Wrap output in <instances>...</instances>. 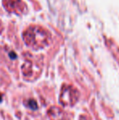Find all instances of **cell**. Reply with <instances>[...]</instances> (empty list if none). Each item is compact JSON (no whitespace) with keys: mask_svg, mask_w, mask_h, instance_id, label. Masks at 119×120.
Returning a JSON list of instances; mask_svg holds the SVG:
<instances>
[{"mask_svg":"<svg viewBox=\"0 0 119 120\" xmlns=\"http://www.w3.org/2000/svg\"><path fill=\"white\" fill-rule=\"evenodd\" d=\"M29 106L31 108V109H35L37 108V104H36V102H35L34 101H33V100H30L29 102Z\"/></svg>","mask_w":119,"mask_h":120,"instance_id":"1","label":"cell"},{"mask_svg":"<svg viewBox=\"0 0 119 120\" xmlns=\"http://www.w3.org/2000/svg\"><path fill=\"white\" fill-rule=\"evenodd\" d=\"M2 100H3V96H2V94L0 93V102H2Z\"/></svg>","mask_w":119,"mask_h":120,"instance_id":"3","label":"cell"},{"mask_svg":"<svg viewBox=\"0 0 119 120\" xmlns=\"http://www.w3.org/2000/svg\"><path fill=\"white\" fill-rule=\"evenodd\" d=\"M9 56H10V57H11V59H16V53H14V52H10V54H9Z\"/></svg>","mask_w":119,"mask_h":120,"instance_id":"2","label":"cell"}]
</instances>
